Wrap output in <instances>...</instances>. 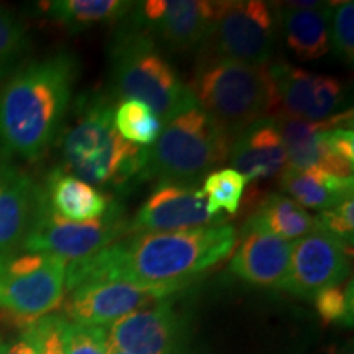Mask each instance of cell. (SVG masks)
Instances as JSON below:
<instances>
[{
  "instance_id": "obj_14",
  "label": "cell",
  "mask_w": 354,
  "mask_h": 354,
  "mask_svg": "<svg viewBox=\"0 0 354 354\" xmlns=\"http://www.w3.org/2000/svg\"><path fill=\"white\" fill-rule=\"evenodd\" d=\"M221 223L207 212V197L197 185L159 183L143 202L128 233L185 232Z\"/></svg>"
},
{
  "instance_id": "obj_30",
  "label": "cell",
  "mask_w": 354,
  "mask_h": 354,
  "mask_svg": "<svg viewBox=\"0 0 354 354\" xmlns=\"http://www.w3.org/2000/svg\"><path fill=\"white\" fill-rule=\"evenodd\" d=\"M315 225L323 232L330 233L336 240L353 248L354 243V202L348 198L333 207V209L320 212L315 216Z\"/></svg>"
},
{
  "instance_id": "obj_12",
  "label": "cell",
  "mask_w": 354,
  "mask_h": 354,
  "mask_svg": "<svg viewBox=\"0 0 354 354\" xmlns=\"http://www.w3.org/2000/svg\"><path fill=\"white\" fill-rule=\"evenodd\" d=\"M351 250L315 225L312 232L292 245L289 272L282 289L299 297L313 299L325 287L346 281Z\"/></svg>"
},
{
  "instance_id": "obj_9",
  "label": "cell",
  "mask_w": 354,
  "mask_h": 354,
  "mask_svg": "<svg viewBox=\"0 0 354 354\" xmlns=\"http://www.w3.org/2000/svg\"><path fill=\"white\" fill-rule=\"evenodd\" d=\"M128 233L122 202L115 205L102 218L92 221H69L53 214L44 198L32 230L21 243V251L46 253L73 263L104 250L122 240Z\"/></svg>"
},
{
  "instance_id": "obj_27",
  "label": "cell",
  "mask_w": 354,
  "mask_h": 354,
  "mask_svg": "<svg viewBox=\"0 0 354 354\" xmlns=\"http://www.w3.org/2000/svg\"><path fill=\"white\" fill-rule=\"evenodd\" d=\"M320 318L325 323H342L353 325L354 297L353 282L343 281L339 284L325 287L313 297Z\"/></svg>"
},
{
  "instance_id": "obj_20",
  "label": "cell",
  "mask_w": 354,
  "mask_h": 354,
  "mask_svg": "<svg viewBox=\"0 0 354 354\" xmlns=\"http://www.w3.org/2000/svg\"><path fill=\"white\" fill-rule=\"evenodd\" d=\"M44 198L53 214L69 221H92L102 218L118 202L109 194L92 187L77 177L57 167L48 176Z\"/></svg>"
},
{
  "instance_id": "obj_28",
  "label": "cell",
  "mask_w": 354,
  "mask_h": 354,
  "mask_svg": "<svg viewBox=\"0 0 354 354\" xmlns=\"http://www.w3.org/2000/svg\"><path fill=\"white\" fill-rule=\"evenodd\" d=\"M330 50L339 61H354V3L333 2L330 15Z\"/></svg>"
},
{
  "instance_id": "obj_15",
  "label": "cell",
  "mask_w": 354,
  "mask_h": 354,
  "mask_svg": "<svg viewBox=\"0 0 354 354\" xmlns=\"http://www.w3.org/2000/svg\"><path fill=\"white\" fill-rule=\"evenodd\" d=\"M105 331L109 346L125 354H172L179 338V317L165 299L128 313Z\"/></svg>"
},
{
  "instance_id": "obj_26",
  "label": "cell",
  "mask_w": 354,
  "mask_h": 354,
  "mask_svg": "<svg viewBox=\"0 0 354 354\" xmlns=\"http://www.w3.org/2000/svg\"><path fill=\"white\" fill-rule=\"evenodd\" d=\"M30 44L26 25L12 10L0 7V79L10 77L24 66Z\"/></svg>"
},
{
  "instance_id": "obj_31",
  "label": "cell",
  "mask_w": 354,
  "mask_h": 354,
  "mask_svg": "<svg viewBox=\"0 0 354 354\" xmlns=\"http://www.w3.org/2000/svg\"><path fill=\"white\" fill-rule=\"evenodd\" d=\"M63 323L64 318L57 315H46L30 323L25 333L33 339L38 354H64Z\"/></svg>"
},
{
  "instance_id": "obj_32",
  "label": "cell",
  "mask_w": 354,
  "mask_h": 354,
  "mask_svg": "<svg viewBox=\"0 0 354 354\" xmlns=\"http://www.w3.org/2000/svg\"><path fill=\"white\" fill-rule=\"evenodd\" d=\"M0 354H38V349L35 346L33 339L26 333H24V336L17 339V342L3 344V349Z\"/></svg>"
},
{
  "instance_id": "obj_24",
  "label": "cell",
  "mask_w": 354,
  "mask_h": 354,
  "mask_svg": "<svg viewBox=\"0 0 354 354\" xmlns=\"http://www.w3.org/2000/svg\"><path fill=\"white\" fill-rule=\"evenodd\" d=\"M113 123L122 138L133 145L148 148L158 140L162 122L145 102L122 100L115 109Z\"/></svg>"
},
{
  "instance_id": "obj_22",
  "label": "cell",
  "mask_w": 354,
  "mask_h": 354,
  "mask_svg": "<svg viewBox=\"0 0 354 354\" xmlns=\"http://www.w3.org/2000/svg\"><path fill=\"white\" fill-rule=\"evenodd\" d=\"M135 3L123 0H51L41 3V10L68 32L79 33L92 26L117 25L133 10Z\"/></svg>"
},
{
  "instance_id": "obj_6",
  "label": "cell",
  "mask_w": 354,
  "mask_h": 354,
  "mask_svg": "<svg viewBox=\"0 0 354 354\" xmlns=\"http://www.w3.org/2000/svg\"><path fill=\"white\" fill-rule=\"evenodd\" d=\"M232 138L192 99L165 123L148 148L146 180L196 185L228 161Z\"/></svg>"
},
{
  "instance_id": "obj_1",
  "label": "cell",
  "mask_w": 354,
  "mask_h": 354,
  "mask_svg": "<svg viewBox=\"0 0 354 354\" xmlns=\"http://www.w3.org/2000/svg\"><path fill=\"white\" fill-rule=\"evenodd\" d=\"M236 230L227 223L167 233H135L66 264L64 292L82 282L123 279L176 294L233 253Z\"/></svg>"
},
{
  "instance_id": "obj_33",
  "label": "cell",
  "mask_w": 354,
  "mask_h": 354,
  "mask_svg": "<svg viewBox=\"0 0 354 354\" xmlns=\"http://www.w3.org/2000/svg\"><path fill=\"white\" fill-rule=\"evenodd\" d=\"M328 354H353V348L351 344H336V346H331Z\"/></svg>"
},
{
  "instance_id": "obj_35",
  "label": "cell",
  "mask_w": 354,
  "mask_h": 354,
  "mask_svg": "<svg viewBox=\"0 0 354 354\" xmlns=\"http://www.w3.org/2000/svg\"><path fill=\"white\" fill-rule=\"evenodd\" d=\"M2 349H3V342L0 339V353H2Z\"/></svg>"
},
{
  "instance_id": "obj_10",
  "label": "cell",
  "mask_w": 354,
  "mask_h": 354,
  "mask_svg": "<svg viewBox=\"0 0 354 354\" xmlns=\"http://www.w3.org/2000/svg\"><path fill=\"white\" fill-rule=\"evenodd\" d=\"M215 6L209 0H146L135 3L131 15L159 48L189 53L209 38Z\"/></svg>"
},
{
  "instance_id": "obj_23",
  "label": "cell",
  "mask_w": 354,
  "mask_h": 354,
  "mask_svg": "<svg viewBox=\"0 0 354 354\" xmlns=\"http://www.w3.org/2000/svg\"><path fill=\"white\" fill-rule=\"evenodd\" d=\"M243 228H254L284 241H295L315 228V216L281 192L269 194Z\"/></svg>"
},
{
  "instance_id": "obj_5",
  "label": "cell",
  "mask_w": 354,
  "mask_h": 354,
  "mask_svg": "<svg viewBox=\"0 0 354 354\" xmlns=\"http://www.w3.org/2000/svg\"><path fill=\"white\" fill-rule=\"evenodd\" d=\"M187 87L232 141L251 123L279 113L268 66L256 68L201 51Z\"/></svg>"
},
{
  "instance_id": "obj_19",
  "label": "cell",
  "mask_w": 354,
  "mask_h": 354,
  "mask_svg": "<svg viewBox=\"0 0 354 354\" xmlns=\"http://www.w3.org/2000/svg\"><path fill=\"white\" fill-rule=\"evenodd\" d=\"M333 2L277 3L279 33L300 61H315L330 51V15Z\"/></svg>"
},
{
  "instance_id": "obj_34",
  "label": "cell",
  "mask_w": 354,
  "mask_h": 354,
  "mask_svg": "<svg viewBox=\"0 0 354 354\" xmlns=\"http://www.w3.org/2000/svg\"><path fill=\"white\" fill-rule=\"evenodd\" d=\"M107 346H109V344H107ZM109 354H125V353H122V351H118V349H113V348L109 346Z\"/></svg>"
},
{
  "instance_id": "obj_16",
  "label": "cell",
  "mask_w": 354,
  "mask_h": 354,
  "mask_svg": "<svg viewBox=\"0 0 354 354\" xmlns=\"http://www.w3.org/2000/svg\"><path fill=\"white\" fill-rule=\"evenodd\" d=\"M43 202V185L20 167L0 162V258L20 251Z\"/></svg>"
},
{
  "instance_id": "obj_21",
  "label": "cell",
  "mask_w": 354,
  "mask_h": 354,
  "mask_svg": "<svg viewBox=\"0 0 354 354\" xmlns=\"http://www.w3.org/2000/svg\"><path fill=\"white\" fill-rule=\"evenodd\" d=\"M279 187L302 209L325 212L353 198L354 179L322 169H294L287 166L281 172Z\"/></svg>"
},
{
  "instance_id": "obj_3",
  "label": "cell",
  "mask_w": 354,
  "mask_h": 354,
  "mask_svg": "<svg viewBox=\"0 0 354 354\" xmlns=\"http://www.w3.org/2000/svg\"><path fill=\"white\" fill-rule=\"evenodd\" d=\"M71 112L73 123L61 135V169L115 198L146 180L148 148L122 138L113 123L112 97L87 92Z\"/></svg>"
},
{
  "instance_id": "obj_25",
  "label": "cell",
  "mask_w": 354,
  "mask_h": 354,
  "mask_svg": "<svg viewBox=\"0 0 354 354\" xmlns=\"http://www.w3.org/2000/svg\"><path fill=\"white\" fill-rule=\"evenodd\" d=\"M248 180L232 167L212 171L203 183V194L207 197V212L215 220L221 221V214H236L240 210L243 194Z\"/></svg>"
},
{
  "instance_id": "obj_11",
  "label": "cell",
  "mask_w": 354,
  "mask_h": 354,
  "mask_svg": "<svg viewBox=\"0 0 354 354\" xmlns=\"http://www.w3.org/2000/svg\"><path fill=\"white\" fill-rule=\"evenodd\" d=\"M171 297L123 279H99L82 282L64 292V313L71 323L82 326L112 325L128 313Z\"/></svg>"
},
{
  "instance_id": "obj_17",
  "label": "cell",
  "mask_w": 354,
  "mask_h": 354,
  "mask_svg": "<svg viewBox=\"0 0 354 354\" xmlns=\"http://www.w3.org/2000/svg\"><path fill=\"white\" fill-rule=\"evenodd\" d=\"M228 161L248 183L281 174L287 167V151L274 118H259L238 133L230 146Z\"/></svg>"
},
{
  "instance_id": "obj_13",
  "label": "cell",
  "mask_w": 354,
  "mask_h": 354,
  "mask_svg": "<svg viewBox=\"0 0 354 354\" xmlns=\"http://www.w3.org/2000/svg\"><path fill=\"white\" fill-rule=\"evenodd\" d=\"M268 73L276 94L277 115L323 122L343 107L344 91L338 79L312 74L284 61L269 64Z\"/></svg>"
},
{
  "instance_id": "obj_29",
  "label": "cell",
  "mask_w": 354,
  "mask_h": 354,
  "mask_svg": "<svg viewBox=\"0 0 354 354\" xmlns=\"http://www.w3.org/2000/svg\"><path fill=\"white\" fill-rule=\"evenodd\" d=\"M64 354H109L107 331L102 326H82L64 318Z\"/></svg>"
},
{
  "instance_id": "obj_4",
  "label": "cell",
  "mask_w": 354,
  "mask_h": 354,
  "mask_svg": "<svg viewBox=\"0 0 354 354\" xmlns=\"http://www.w3.org/2000/svg\"><path fill=\"white\" fill-rule=\"evenodd\" d=\"M112 99L145 102L162 125L194 99L161 48L131 12L115 25L109 43Z\"/></svg>"
},
{
  "instance_id": "obj_18",
  "label": "cell",
  "mask_w": 354,
  "mask_h": 354,
  "mask_svg": "<svg viewBox=\"0 0 354 354\" xmlns=\"http://www.w3.org/2000/svg\"><path fill=\"white\" fill-rule=\"evenodd\" d=\"M243 236L230 271L248 284L282 289L289 272L292 243L254 228H243Z\"/></svg>"
},
{
  "instance_id": "obj_8",
  "label": "cell",
  "mask_w": 354,
  "mask_h": 354,
  "mask_svg": "<svg viewBox=\"0 0 354 354\" xmlns=\"http://www.w3.org/2000/svg\"><path fill=\"white\" fill-rule=\"evenodd\" d=\"M66 264L21 250L0 258V308L30 323L46 317L64 299Z\"/></svg>"
},
{
  "instance_id": "obj_7",
  "label": "cell",
  "mask_w": 354,
  "mask_h": 354,
  "mask_svg": "<svg viewBox=\"0 0 354 354\" xmlns=\"http://www.w3.org/2000/svg\"><path fill=\"white\" fill-rule=\"evenodd\" d=\"M279 35L277 3L225 0L216 2L214 25L201 51L264 68L271 64Z\"/></svg>"
},
{
  "instance_id": "obj_2",
  "label": "cell",
  "mask_w": 354,
  "mask_h": 354,
  "mask_svg": "<svg viewBox=\"0 0 354 354\" xmlns=\"http://www.w3.org/2000/svg\"><path fill=\"white\" fill-rule=\"evenodd\" d=\"M79 61L59 51L19 68L0 88V154L37 161L66 128Z\"/></svg>"
}]
</instances>
